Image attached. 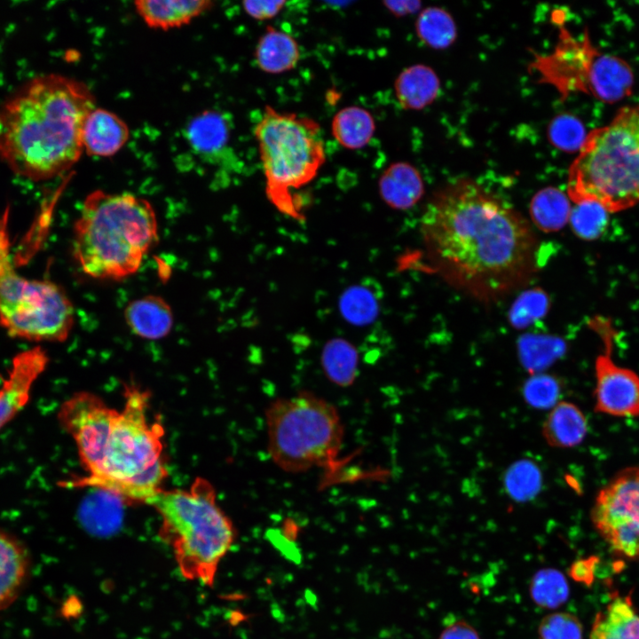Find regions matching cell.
Here are the masks:
<instances>
[{
  "instance_id": "23",
  "label": "cell",
  "mask_w": 639,
  "mask_h": 639,
  "mask_svg": "<svg viewBox=\"0 0 639 639\" xmlns=\"http://www.w3.org/2000/svg\"><path fill=\"white\" fill-rule=\"evenodd\" d=\"M186 136L193 149L213 154L225 149L230 137L227 120L217 111L207 110L189 122Z\"/></svg>"
},
{
  "instance_id": "16",
  "label": "cell",
  "mask_w": 639,
  "mask_h": 639,
  "mask_svg": "<svg viewBox=\"0 0 639 639\" xmlns=\"http://www.w3.org/2000/svg\"><path fill=\"white\" fill-rule=\"evenodd\" d=\"M135 9L151 28L167 30L183 27L209 10L208 0H138Z\"/></svg>"
},
{
  "instance_id": "17",
  "label": "cell",
  "mask_w": 639,
  "mask_h": 639,
  "mask_svg": "<svg viewBox=\"0 0 639 639\" xmlns=\"http://www.w3.org/2000/svg\"><path fill=\"white\" fill-rule=\"evenodd\" d=\"M589 639H639V614L630 596L615 594L596 613Z\"/></svg>"
},
{
  "instance_id": "2",
  "label": "cell",
  "mask_w": 639,
  "mask_h": 639,
  "mask_svg": "<svg viewBox=\"0 0 639 639\" xmlns=\"http://www.w3.org/2000/svg\"><path fill=\"white\" fill-rule=\"evenodd\" d=\"M122 409L98 395L79 391L61 405L58 420L73 438L85 475L69 487H92L128 504H146L162 489L169 472L164 428L150 419V392L125 384Z\"/></svg>"
},
{
  "instance_id": "4",
  "label": "cell",
  "mask_w": 639,
  "mask_h": 639,
  "mask_svg": "<svg viewBox=\"0 0 639 639\" xmlns=\"http://www.w3.org/2000/svg\"><path fill=\"white\" fill-rule=\"evenodd\" d=\"M73 233V255L85 274L122 280L138 271L158 241V224L147 200L99 189L86 196Z\"/></svg>"
},
{
  "instance_id": "30",
  "label": "cell",
  "mask_w": 639,
  "mask_h": 639,
  "mask_svg": "<svg viewBox=\"0 0 639 639\" xmlns=\"http://www.w3.org/2000/svg\"><path fill=\"white\" fill-rule=\"evenodd\" d=\"M504 484L512 498L527 501L535 496L540 488V469L530 461L517 462L506 472Z\"/></svg>"
},
{
  "instance_id": "13",
  "label": "cell",
  "mask_w": 639,
  "mask_h": 639,
  "mask_svg": "<svg viewBox=\"0 0 639 639\" xmlns=\"http://www.w3.org/2000/svg\"><path fill=\"white\" fill-rule=\"evenodd\" d=\"M130 130L116 114L94 107L85 117L82 130L83 152L88 155L109 157L127 143Z\"/></svg>"
},
{
  "instance_id": "32",
  "label": "cell",
  "mask_w": 639,
  "mask_h": 639,
  "mask_svg": "<svg viewBox=\"0 0 639 639\" xmlns=\"http://www.w3.org/2000/svg\"><path fill=\"white\" fill-rule=\"evenodd\" d=\"M586 136L582 122L569 114L556 116L548 127V138L551 144L566 152L579 151Z\"/></svg>"
},
{
  "instance_id": "33",
  "label": "cell",
  "mask_w": 639,
  "mask_h": 639,
  "mask_svg": "<svg viewBox=\"0 0 639 639\" xmlns=\"http://www.w3.org/2000/svg\"><path fill=\"white\" fill-rule=\"evenodd\" d=\"M519 347L525 365L531 369L548 365L564 350L561 340L548 336H525Z\"/></svg>"
},
{
  "instance_id": "19",
  "label": "cell",
  "mask_w": 639,
  "mask_h": 639,
  "mask_svg": "<svg viewBox=\"0 0 639 639\" xmlns=\"http://www.w3.org/2000/svg\"><path fill=\"white\" fill-rule=\"evenodd\" d=\"M255 59L262 71L281 74L296 67L300 59V48L292 36L268 26L256 43Z\"/></svg>"
},
{
  "instance_id": "21",
  "label": "cell",
  "mask_w": 639,
  "mask_h": 639,
  "mask_svg": "<svg viewBox=\"0 0 639 639\" xmlns=\"http://www.w3.org/2000/svg\"><path fill=\"white\" fill-rule=\"evenodd\" d=\"M395 93L406 109H422L438 96L440 83L436 73L422 64L403 70L395 81Z\"/></svg>"
},
{
  "instance_id": "15",
  "label": "cell",
  "mask_w": 639,
  "mask_h": 639,
  "mask_svg": "<svg viewBox=\"0 0 639 639\" xmlns=\"http://www.w3.org/2000/svg\"><path fill=\"white\" fill-rule=\"evenodd\" d=\"M30 569L29 554L21 541L0 529V610L10 606L23 589Z\"/></svg>"
},
{
  "instance_id": "3",
  "label": "cell",
  "mask_w": 639,
  "mask_h": 639,
  "mask_svg": "<svg viewBox=\"0 0 639 639\" xmlns=\"http://www.w3.org/2000/svg\"><path fill=\"white\" fill-rule=\"evenodd\" d=\"M88 86L59 74L21 86L0 110V158L17 175L44 181L71 169L83 153L82 130L95 107Z\"/></svg>"
},
{
  "instance_id": "35",
  "label": "cell",
  "mask_w": 639,
  "mask_h": 639,
  "mask_svg": "<svg viewBox=\"0 0 639 639\" xmlns=\"http://www.w3.org/2000/svg\"><path fill=\"white\" fill-rule=\"evenodd\" d=\"M527 404L537 408H547L557 404L561 394L560 383L555 377L538 375L529 378L523 389Z\"/></svg>"
},
{
  "instance_id": "29",
  "label": "cell",
  "mask_w": 639,
  "mask_h": 639,
  "mask_svg": "<svg viewBox=\"0 0 639 639\" xmlns=\"http://www.w3.org/2000/svg\"><path fill=\"white\" fill-rule=\"evenodd\" d=\"M378 298L365 284L349 288L341 296L340 308L344 318L352 324L361 326L370 323L378 312Z\"/></svg>"
},
{
  "instance_id": "36",
  "label": "cell",
  "mask_w": 639,
  "mask_h": 639,
  "mask_svg": "<svg viewBox=\"0 0 639 639\" xmlns=\"http://www.w3.org/2000/svg\"><path fill=\"white\" fill-rule=\"evenodd\" d=\"M598 563L599 559L595 556L577 559L568 568V576L578 583L590 587L594 582Z\"/></svg>"
},
{
  "instance_id": "20",
  "label": "cell",
  "mask_w": 639,
  "mask_h": 639,
  "mask_svg": "<svg viewBox=\"0 0 639 639\" xmlns=\"http://www.w3.org/2000/svg\"><path fill=\"white\" fill-rule=\"evenodd\" d=\"M588 433V422L582 411L567 401L558 402L542 427L547 443L554 447L570 448L580 444Z\"/></svg>"
},
{
  "instance_id": "6",
  "label": "cell",
  "mask_w": 639,
  "mask_h": 639,
  "mask_svg": "<svg viewBox=\"0 0 639 639\" xmlns=\"http://www.w3.org/2000/svg\"><path fill=\"white\" fill-rule=\"evenodd\" d=\"M568 197L597 202L609 213L639 202V105L625 106L587 136L569 168Z\"/></svg>"
},
{
  "instance_id": "28",
  "label": "cell",
  "mask_w": 639,
  "mask_h": 639,
  "mask_svg": "<svg viewBox=\"0 0 639 639\" xmlns=\"http://www.w3.org/2000/svg\"><path fill=\"white\" fill-rule=\"evenodd\" d=\"M609 212L600 204L591 201L574 203L569 223L574 234L584 241H595L605 231Z\"/></svg>"
},
{
  "instance_id": "11",
  "label": "cell",
  "mask_w": 639,
  "mask_h": 639,
  "mask_svg": "<svg viewBox=\"0 0 639 639\" xmlns=\"http://www.w3.org/2000/svg\"><path fill=\"white\" fill-rule=\"evenodd\" d=\"M591 522L617 556L639 559V467L621 469L597 493Z\"/></svg>"
},
{
  "instance_id": "7",
  "label": "cell",
  "mask_w": 639,
  "mask_h": 639,
  "mask_svg": "<svg viewBox=\"0 0 639 639\" xmlns=\"http://www.w3.org/2000/svg\"><path fill=\"white\" fill-rule=\"evenodd\" d=\"M265 179V193L281 213L300 219V191L326 162L321 128L313 119L265 106L254 128Z\"/></svg>"
},
{
  "instance_id": "31",
  "label": "cell",
  "mask_w": 639,
  "mask_h": 639,
  "mask_svg": "<svg viewBox=\"0 0 639 639\" xmlns=\"http://www.w3.org/2000/svg\"><path fill=\"white\" fill-rule=\"evenodd\" d=\"M549 300L545 291L533 288L522 293L512 304L509 321L517 328H524L541 319L548 312Z\"/></svg>"
},
{
  "instance_id": "5",
  "label": "cell",
  "mask_w": 639,
  "mask_h": 639,
  "mask_svg": "<svg viewBox=\"0 0 639 639\" xmlns=\"http://www.w3.org/2000/svg\"><path fill=\"white\" fill-rule=\"evenodd\" d=\"M161 518L159 535L172 549L182 575L212 586L236 539L213 485L197 477L187 489H162L147 503Z\"/></svg>"
},
{
  "instance_id": "10",
  "label": "cell",
  "mask_w": 639,
  "mask_h": 639,
  "mask_svg": "<svg viewBox=\"0 0 639 639\" xmlns=\"http://www.w3.org/2000/svg\"><path fill=\"white\" fill-rule=\"evenodd\" d=\"M530 67L539 82L553 86L562 99L581 92L614 103L631 95L635 83L633 70L625 59L599 51L587 30L577 37L562 25L554 50L535 54Z\"/></svg>"
},
{
  "instance_id": "14",
  "label": "cell",
  "mask_w": 639,
  "mask_h": 639,
  "mask_svg": "<svg viewBox=\"0 0 639 639\" xmlns=\"http://www.w3.org/2000/svg\"><path fill=\"white\" fill-rule=\"evenodd\" d=\"M123 316L130 331L146 340H159L167 336L174 323L170 305L155 295L130 301L124 309Z\"/></svg>"
},
{
  "instance_id": "26",
  "label": "cell",
  "mask_w": 639,
  "mask_h": 639,
  "mask_svg": "<svg viewBox=\"0 0 639 639\" xmlns=\"http://www.w3.org/2000/svg\"><path fill=\"white\" fill-rule=\"evenodd\" d=\"M529 593L536 605L554 610L568 600L570 590L568 581L560 571L542 568L532 577Z\"/></svg>"
},
{
  "instance_id": "34",
  "label": "cell",
  "mask_w": 639,
  "mask_h": 639,
  "mask_svg": "<svg viewBox=\"0 0 639 639\" xmlns=\"http://www.w3.org/2000/svg\"><path fill=\"white\" fill-rule=\"evenodd\" d=\"M538 634L540 639H582L583 628L575 615L556 611L542 618Z\"/></svg>"
},
{
  "instance_id": "12",
  "label": "cell",
  "mask_w": 639,
  "mask_h": 639,
  "mask_svg": "<svg viewBox=\"0 0 639 639\" xmlns=\"http://www.w3.org/2000/svg\"><path fill=\"white\" fill-rule=\"evenodd\" d=\"M593 326L597 327L605 347L595 363V411L616 417L638 416L639 375L613 361L611 332L604 330L596 320Z\"/></svg>"
},
{
  "instance_id": "37",
  "label": "cell",
  "mask_w": 639,
  "mask_h": 639,
  "mask_svg": "<svg viewBox=\"0 0 639 639\" xmlns=\"http://www.w3.org/2000/svg\"><path fill=\"white\" fill-rule=\"evenodd\" d=\"M285 4V1H244L242 7L251 18L265 20L278 15Z\"/></svg>"
},
{
  "instance_id": "27",
  "label": "cell",
  "mask_w": 639,
  "mask_h": 639,
  "mask_svg": "<svg viewBox=\"0 0 639 639\" xmlns=\"http://www.w3.org/2000/svg\"><path fill=\"white\" fill-rule=\"evenodd\" d=\"M416 31L419 38L434 49H445L456 37V27L451 15L438 7L424 9L418 16Z\"/></svg>"
},
{
  "instance_id": "9",
  "label": "cell",
  "mask_w": 639,
  "mask_h": 639,
  "mask_svg": "<svg viewBox=\"0 0 639 639\" xmlns=\"http://www.w3.org/2000/svg\"><path fill=\"white\" fill-rule=\"evenodd\" d=\"M10 210L0 215V326L14 338L64 342L74 323L72 302L58 284L18 273L11 257Z\"/></svg>"
},
{
  "instance_id": "1",
  "label": "cell",
  "mask_w": 639,
  "mask_h": 639,
  "mask_svg": "<svg viewBox=\"0 0 639 639\" xmlns=\"http://www.w3.org/2000/svg\"><path fill=\"white\" fill-rule=\"evenodd\" d=\"M420 232L433 272L480 301L522 287L537 270L539 244L529 222L469 178L434 193Z\"/></svg>"
},
{
  "instance_id": "18",
  "label": "cell",
  "mask_w": 639,
  "mask_h": 639,
  "mask_svg": "<svg viewBox=\"0 0 639 639\" xmlns=\"http://www.w3.org/2000/svg\"><path fill=\"white\" fill-rule=\"evenodd\" d=\"M378 188L384 202L396 209L414 206L424 193L419 171L406 162L390 164L381 175Z\"/></svg>"
},
{
  "instance_id": "38",
  "label": "cell",
  "mask_w": 639,
  "mask_h": 639,
  "mask_svg": "<svg viewBox=\"0 0 639 639\" xmlns=\"http://www.w3.org/2000/svg\"><path fill=\"white\" fill-rule=\"evenodd\" d=\"M438 639H480L477 631L464 620H457L446 627Z\"/></svg>"
},
{
  "instance_id": "22",
  "label": "cell",
  "mask_w": 639,
  "mask_h": 639,
  "mask_svg": "<svg viewBox=\"0 0 639 639\" xmlns=\"http://www.w3.org/2000/svg\"><path fill=\"white\" fill-rule=\"evenodd\" d=\"M375 122L367 109L350 106L340 109L333 117L331 131L344 148L356 150L367 146L374 136Z\"/></svg>"
},
{
  "instance_id": "8",
  "label": "cell",
  "mask_w": 639,
  "mask_h": 639,
  "mask_svg": "<svg viewBox=\"0 0 639 639\" xmlns=\"http://www.w3.org/2000/svg\"><path fill=\"white\" fill-rule=\"evenodd\" d=\"M265 422L269 454L286 472L323 466L342 446L344 431L337 409L308 390L276 398L265 410Z\"/></svg>"
},
{
  "instance_id": "39",
  "label": "cell",
  "mask_w": 639,
  "mask_h": 639,
  "mask_svg": "<svg viewBox=\"0 0 639 639\" xmlns=\"http://www.w3.org/2000/svg\"><path fill=\"white\" fill-rule=\"evenodd\" d=\"M383 4L396 16L414 13L421 7V3L418 1H385Z\"/></svg>"
},
{
  "instance_id": "24",
  "label": "cell",
  "mask_w": 639,
  "mask_h": 639,
  "mask_svg": "<svg viewBox=\"0 0 639 639\" xmlns=\"http://www.w3.org/2000/svg\"><path fill=\"white\" fill-rule=\"evenodd\" d=\"M570 198L556 187L548 186L536 193L530 203L533 224L546 233L556 232L569 222Z\"/></svg>"
},
{
  "instance_id": "25",
  "label": "cell",
  "mask_w": 639,
  "mask_h": 639,
  "mask_svg": "<svg viewBox=\"0 0 639 639\" xmlns=\"http://www.w3.org/2000/svg\"><path fill=\"white\" fill-rule=\"evenodd\" d=\"M321 365L332 383L342 387L350 386L358 375V352L343 339L331 340L322 351Z\"/></svg>"
}]
</instances>
